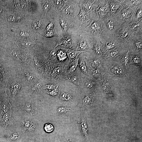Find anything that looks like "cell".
Returning <instances> with one entry per match:
<instances>
[{
  "mask_svg": "<svg viewBox=\"0 0 142 142\" xmlns=\"http://www.w3.org/2000/svg\"><path fill=\"white\" fill-rule=\"evenodd\" d=\"M32 16L24 12L8 10L0 23L9 29H17L29 25Z\"/></svg>",
  "mask_w": 142,
  "mask_h": 142,
  "instance_id": "6da1fadb",
  "label": "cell"
},
{
  "mask_svg": "<svg viewBox=\"0 0 142 142\" xmlns=\"http://www.w3.org/2000/svg\"><path fill=\"white\" fill-rule=\"evenodd\" d=\"M87 35L92 38H99L103 34L108 32L106 24L103 20L93 19L84 28Z\"/></svg>",
  "mask_w": 142,
  "mask_h": 142,
  "instance_id": "7a4b0ae2",
  "label": "cell"
},
{
  "mask_svg": "<svg viewBox=\"0 0 142 142\" xmlns=\"http://www.w3.org/2000/svg\"><path fill=\"white\" fill-rule=\"evenodd\" d=\"M10 29L9 35L16 39L31 41L36 40V35L29 25L17 29Z\"/></svg>",
  "mask_w": 142,
  "mask_h": 142,
  "instance_id": "3957f363",
  "label": "cell"
},
{
  "mask_svg": "<svg viewBox=\"0 0 142 142\" xmlns=\"http://www.w3.org/2000/svg\"><path fill=\"white\" fill-rule=\"evenodd\" d=\"M137 8L129 6L125 3L114 16L122 23L125 22H130L132 21L133 18Z\"/></svg>",
  "mask_w": 142,
  "mask_h": 142,
  "instance_id": "277c9868",
  "label": "cell"
},
{
  "mask_svg": "<svg viewBox=\"0 0 142 142\" xmlns=\"http://www.w3.org/2000/svg\"><path fill=\"white\" fill-rule=\"evenodd\" d=\"M99 39L102 45L104 53L113 49L121 43L116 39L114 35L110 34L108 32L103 34Z\"/></svg>",
  "mask_w": 142,
  "mask_h": 142,
  "instance_id": "5b68a950",
  "label": "cell"
},
{
  "mask_svg": "<svg viewBox=\"0 0 142 142\" xmlns=\"http://www.w3.org/2000/svg\"><path fill=\"white\" fill-rule=\"evenodd\" d=\"M46 19L41 14L32 16L29 25L36 35L37 33L42 34L43 32V34L47 25Z\"/></svg>",
  "mask_w": 142,
  "mask_h": 142,
  "instance_id": "8992f818",
  "label": "cell"
},
{
  "mask_svg": "<svg viewBox=\"0 0 142 142\" xmlns=\"http://www.w3.org/2000/svg\"><path fill=\"white\" fill-rule=\"evenodd\" d=\"M130 23H123L114 35L115 38L120 43H127L131 38L129 29Z\"/></svg>",
  "mask_w": 142,
  "mask_h": 142,
  "instance_id": "52a82bcc",
  "label": "cell"
},
{
  "mask_svg": "<svg viewBox=\"0 0 142 142\" xmlns=\"http://www.w3.org/2000/svg\"><path fill=\"white\" fill-rule=\"evenodd\" d=\"M96 16L94 19L103 20L110 14V11L108 0H100L98 7L95 11Z\"/></svg>",
  "mask_w": 142,
  "mask_h": 142,
  "instance_id": "ba28073f",
  "label": "cell"
},
{
  "mask_svg": "<svg viewBox=\"0 0 142 142\" xmlns=\"http://www.w3.org/2000/svg\"><path fill=\"white\" fill-rule=\"evenodd\" d=\"M103 21L106 24L108 32L114 35L122 24L114 15L111 16L110 14L104 18Z\"/></svg>",
  "mask_w": 142,
  "mask_h": 142,
  "instance_id": "9c48e42d",
  "label": "cell"
},
{
  "mask_svg": "<svg viewBox=\"0 0 142 142\" xmlns=\"http://www.w3.org/2000/svg\"><path fill=\"white\" fill-rule=\"evenodd\" d=\"M128 49L127 42L121 43L113 49L104 53L103 56L106 58H117L127 52Z\"/></svg>",
  "mask_w": 142,
  "mask_h": 142,
  "instance_id": "30bf717a",
  "label": "cell"
},
{
  "mask_svg": "<svg viewBox=\"0 0 142 142\" xmlns=\"http://www.w3.org/2000/svg\"><path fill=\"white\" fill-rule=\"evenodd\" d=\"M8 5L9 10L24 12L30 15L28 0H9Z\"/></svg>",
  "mask_w": 142,
  "mask_h": 142,
  "instance_id": "8fae6325",
  "label": "cell"
},
{
  "mask_svg": "<svg viewBox=\"0 0 142 142\" xmlns=\"http://www.w3.org/2000/svg\"><path fill=\"white\" fill-rule=\"evenodd\" d=\"M131 38L135 40L142 39V20L129 23Z\"/></svg>",
  "mask_w": 142,
  "mask_h": 142,
  "instance_id": "7c38bea8",
  "label": "cell"
},
{
  "mask_svg": "<svg viewBox=\"0 0 142 142\" xmlns=\"http://www.w3.org/2000/svg\"><path fill=\"white\" fill-rule=\"evenodd\" d=\"M100 0H81L78 5L89 14L95 12L99 4Z\"/></svg>",
  "mask_w": 142,
  "mask_h": 142,
  "instance_id": "4fadbf2b",
  "label": "cell"
},
{
  "mask_svg": "<svg viewBox=\"0 0 142 142\" xmlns=\"http://www.w3.org/2000/svg\"><path fill=\"white\" fill-rule=\"evenodd\" d=\"M63 6L59 10L61 16L66 18L69 16H75L74 9V1L64 0Z\"/></svg>",
  "mask_w": 142,
  "mask_h": 142,
  "instance_id": "5bb4252c",
  "label": "cell"
},
{
  "mask_svg": "<svg viewBox=\"0 0 142 142\" xmlns=\"http://www.w3.org/2000/svg\"><path fill=\"white\" fill-rule=\"evenodd\" d=\"M108 3L111 16L114 15L125 3L126 0H108Z\"/></svg>",
  "mask_w": 142,
  "mask_h": 142,
  "instance_id": "9a60e30c",
  "label": "cell"
},
{
  "mask_svg": "<svg viewBox=\"0 0 142 142\" xmlns=\"http://www.w3.org/2000/svg\"><path fill=\"white\" fill-rule=\"evenodd\" d=\"M90 43L87 37L80 35L77 46L75 50L78 51L86 52L89 49Z\"/></svg>",
  "mask_w": 142,
  "mask_h": 142,
  "instance_id": "2e32d148",
  "label": "cell"
},
{
  "mask_svg": "<svg viewBox=\"0 0 142 142\" xmlns=\"http://www.w3.org/2000/svg\"><path fill=\"white\" fill-rule=\"evenodd\" d=\"M73 42L69 36L68 34H64L57 40L55 48L58 45L70 48L73 45Z\"/></svg>",
  "mask_w": 142,
  "mask_h": 142,
  "instance_id": "e0dca14e",
  "label": "cell"
},
{
  "mask_svg": "<svg viewBox=\"0 0 142 142\" xmlns=\"http://www.w3.org/2000/svg\"><path fill=\"white\" fill-rule=\"evenodd\" d=\"M93 42H91L90 47L91 48L94 53L98 56H101L104 54L103 46L99 38H93Z\"/></svg>",
  "mask_w": 142,
  "mask_h": 142,
  "instance_id": "ac0fdd59",
  "label": "cell"
},
{
  "mask_svg": "<svg viewBox=\"0 0 142 142\" xmlns=\"http://www.w3.org/2000/svg\"><path fill=\"white\" fill-rule=\"evenodd\" d=\"M21 126L23 130L27 133L34 132L37 128V125L35 123L26 119H23L21 123Z\"/></svg>",
  "mask_w": 142,
  "mask_h": 142,
  "instance_id": "d6986e66",
  "label": "cell"
},
{
  "mask_svg": "<svg viewBox=\"0 0 142 142\" xmlns=\"http://www.w3.org/2000/svg\"><path fill=\"white\" fill-rule=\"evenodd\" d=\"M129 48H132L134 52H138L141 51L142 39L135 40L130 38L127 42Z\"/></svg>",
  "mask_w": 142,
  "mask_h": 142,
  "instance_id": "ffe728a7",
  "label": "cell"
},
{
  "mask_svg": "<svg viewBox=\"0 0 142 142\" xmlns=\"http://www.w3.org/2000/svg\"><path fill=\"white\" fill-rule=\"evenodd\" d=\"M74 109L71 106H63L58 108L56 111L57 113L62 116H67L73 113Z\"/></svg>",
  "mask_w": 142,
  "mask_h": 142,
  "instance_id": "44dd1931",
  "label": "cell"
},
{
  "mask_svg": "<svg viewBox=\"0 0 142 142\" xmlns=\"http://www.w3.org/2000/svg\"><path fill=\"white\" fill-rule=\"evenodd\" d=\"M15 39L17 43L20 47L26 49H29L33 48L37 43L36 40L31 41Z\"/></svg>",
  "mask_w": 142,
  "mask_h": 142,
  "instance_id": "7402d4cb",
  "label": "cell"
},
{
  "mask_svg": "<svg viewBox=\"0 0 142 142\" xmlns=\"http://www.w3.org/2000/svg\"><path fill=\"white\" fill-rule=\"evenodd\" d=\"M10 34V29L0 23V44L4 42Z\"/></svg>",
  "mask_w": 142,
  "mask_h": 142,
  "instance_id": "603a6c76",
  "label": "cell"
},
{
  "mask_svg": "<svg viewBox=\"0 0 142 142\" xmlns=\"http://www.w3.org/2000/svg\"><path fill=\"white\" fill-rule=\"evenodd\" d=\"M79 127L82 134L88 139V128L86 118L84 116H82L81 117Z\"/></svg>",
  "mask_w": 142,
  "mask_h": 142,
  "instance_id": "cb8c5ba5",
  "label": "cell"
},
{
  "mask_svg": "<svg viewBox=\"0 0 142 142\" xmlns=\"http://www.w3.org/2000/svg\"><path fill=\"white\" fill-rule=\"evenodd\" d=\"M43 12L42 14L45 19L48 12L54 4V0H41Z\"/></svg>",
  "mask_w": 142,
  "mask_h": 142,
  "instance_id": "d4e9b609",
  "label": "cell"
},
{
  "mask_svg": "<svg viewBox=\"0 0 142 142\" xmlns=\"http://www.w3.org/2000/svg\"><path fill=\"white\" fill-rule=\"evenodd\" d=\"M90 14L86 12L83 8L80 7V11L78 17L79 19L80 24L79 27H81L82 24L84 23H86L90 19Z\"/></svg>",
  "mask_w": 142,
  "mask_h": 142,
  "instance_id": "484cf974",
  "label": "cell"
},
{
  "mask_svg": "<svg viewBox=\"0 0 142 142\" xmlns=\"http://www.w3.org/2000/svg\"><path fill=\"white\" fill-rule=\"evenodd\" d=\"M9 0H0V20L9 10Z\"/></svg>",
  "mask_w": 142,
  "mask_h": 142,
  "instance_id": "4316f807",
  "label": "cell"
},
{
  "mask_svg": "<svg viewBox=\"0 0 142 142\" xmlns=\"http://www.w3.org/2000/svg\"><path fill=\"white\" fill-rule=\"evenodd\" d=\"M59 21L63 34H68L69 26L67 21L66 18L61 16H59Z\"/></svg>",
  "mask_w": 142,
  "mask_h": 142,
  "instance_id": "83f0119b",
  "label": "cell"
},
{
  "mask_svg": "<svg viewBox=\"0 0 142 142\" xmlns=\"http://www.w3.org/2000/svg\"><path fill=\"white\" fill-rule=\"evenodd\" d=\"M142 20V4H141L137 8L133 18L132 21L136 22Z\"/></svg>",
  "mask_w": 142,
  "mask_h": 142,
  "instance_id": "f1b7e54d",
  "label": "cell"
},
{
  "mask_svg": "<svg viewBox=\"0 0 142 142\" xmlns=\"http://www.w3.org/2000/svg\"><path fill=\"white\" fill-rule=\"evenodd\" d=\"M120 58L121 62L124 66L126 67H127L130 60L129 48L127 52L121 55Z\"/></svg>",
  "mask_w": 142,
  "mask_h": 142,
  "instance_id": "f546056e",
  "label": "cell"
},
{
  "mask_svg": "<svg viewBox=\"0 0 142 142\" xmlns=\"http://www.w3.org/2000/svg\"><path fill=\"white\" fill-rule=\"evenodd\" d=\"M24 110L27 113L34 115L35 113V109L33 104L29 102L27 103L24 107Z\"/></svg>",
  "mask_w": 142,
  "mask_h": 142,
  "instance_id": "4dcf8cb0",
  "label": "cell"
},
{
  "mask_svg": "<svg viewBox=\"0 0 142 142\" xmlns=\"http://www.w3.org/2000/svg\"><path fill=\"white\" fill-rule=\"evenodd\" d=\"M125 4L131 7L137 8L141 4H142V1L139 0H126Z\"/></svg>",
  "mask_w": 142,
  "mask_h": 142,
  "instance_id": "1f68e13d",
  "label": "cell"
},
{
  "mask_svg": "<svg viewBox=\"0 0 142 142\" xmlns=\"http://www.w3.org/2000/svg\"><path fill=\"white\" fill-rule=\"evenodd\" d=\"M83 52L78 51L75 50L69 49L67 52V56L69 59L77 58L78 55Z\"/></svg>",
  "mask_w": 142,
  "mask_h": 142,
  "instance_id": "d6a6232c",
  "label": "cell"
},
{
  "mask_svg": "<svg viewBox=\"0 0 142 142\" xmlns=\"http://www.w3.org/2000/svg\"><path fill=\"white\" fill-rule=\"evenodd\" d=\"M95 93H92L85 96L83 99V103L86 104H90L92 102Z\"/></svg>",
  "mask_w": 142,
  "mask_h": 142,
  "instance_id": "836d02e7",
  "label": "cell"
},
{
  "mask_svg": "<svg viewBox=\"0 0 142 142\" xmlns=\"http://www.w3.org/2000/svg\"><path fill=\"white\" fill-rule=\"evenodd\" d=\"M59 97L61 99L65 101H71L73 99L72 96L70 94L65 92H62Z\"/></svg>",
  "mask_w": 142,
  "mask_h": 142,
  "instance_id": "e575fe53",
  "label": "cell"
},
{
  "mask_svg": "<svg viewBox=\"0 0 142 142\" xmlns=\"http://www.w3.org/2000/svg\"><path fill=\"white\" fill-rule=\"evenodd\" d=\"M54 18L52 17L51 21L49 22L46 26L43 34L49 31L54 30Z\"/></svg>",
  "mask_w": 142,
  "mask_h": 142,
  "instance_id": "d590c367",
  "label": "cell"
},
{
  "mask_svg": "<svg viewBox=\"0 0 142 142\" xmlns=\"http://www.w3.org/2000/svg\"><path fill=\"white\" fill-rule=\"evenodd\" d=\"M44 129L46 132L48 133H50L54 130V127L52 124L47 123L44 125Z\"/></svg>",
  "mask_w": 142,
  "mask_h": 142,
  "instance_id": "8d00e7d4",
  "label": "cell"
},
{
  "mask_svg": "<svg viewBox=\"0 0 142 142\" xmlns=\"http://www.w3.org/2000/svg\"><path fill=\"white\" fill-rule=\"evenodd\" d=\"M43 35L46 37L48 38L60 36L55 33L54 30H51L48 31L44 33Z\"/></svg>",
  "mask_w": 142,
  "mask_h": 142,
  "instance_id": "74e56055",
  "label": "cell"
},
{
  "mask_svg": "<svg viewBox=\"0 0 142 142\" xmlns=\"http://www.w3.org/2000/svg\"><path fill=\"white\" fill-rule=\"evenodd\" d=\"M78 61L79 59L77 58L71 63L69 66V70L70 72H73L75 70Z\"/></svg>",
  "mask_w": 142,
  "mask_h": 142,
  "instance_id": "f35d334b",
  "label": "cell"
},
{
  "mask_svg": "<svg viewBox=\"0 0 142 142\" xmlns=\"http://www.w3.org/2000/svg\"><path fill=\"white\" fill-rule=\"evenodd\" d=\"M57 55L59 60L60 61L63 60L67 57L65 52L63 50H60L58 51Z\"/></svg>",
  "mask_w": 142,
  "mask_h": 142,
  "instance_id": "ab89813d",
  "label": "cell"
},
{
  "mask_svg": "<svg viewBox=\"0 0 142 142\" xmlns=\"http://www.w3.org/2000/svg\"><path fill=\"white\" fill-rule=\"evenodd\" d=\"M105 73L102 72L97 69L93 72V74L96 78L101 79Z\"/></svg>",
  "mask_w": 142,
  "mask_h": 142,
  "instance_id": "60d3db41",
  "label": "cell"
},
{
  "mask_svg": "<svg viewBox=\"0 0 142 142\" xmlns=\"http://www.w3.org/2000/svg\"><path fill=\"white\" fill-rule=\"evenodd\" d=\"M112 72L116 75H119L121 74L122 72V70L121 69L116 66H113L111 68Z\"/></svg>",
  "mask_w": 142,
  "mask_h": 142,
  "instance_id": "b9f144b4",
  "label": "cell"
},
{
  "mask_svg": "<svg viewBox=\"0 0 142 142\" xmlns=\"http://www.w3.org/2000/svg\"><path fill=\"white\" fill-rule=\"evenodd\" d=\"M69 80L76 85H78L79 83V80L76 75H70L68 76Z\"/></svg>",
  "mask_w": 142,
  "mask_h": 142,
  "instance_id": "7bdbcfd3",
  "label": "cell"
},
{
  "mask_svg": "<svg viewBox=\"0 0 142 142\" xmlns=\"http://www.w3.org/2000/svg\"><path fill=\"white\" fill-rule=\"evenodd\" d=\"M53 6L55 8V10L59 9L64 4V0H54Z\"/></svg>",
  "mask_w": 142,
  "mask_h": 142,
  "instance_id": "ee69618b",
  "label": "cell"
},
{
  "mask_svg": "<svg viewBox=\"0 0 142 142\" xmlns=\"http://www.w3.org/2000/svg\"><path fill=\"white\" fill-rule=\"evenodd\" d=\"M132 56L131 57V60L133 63L136 64H139L141 60L140 55H135Z\"/></svg>",
  "mask_w": 142,
  "mask_h": 142,
  "instance_id": "f6af8a7d",
  "label": "cell"
},
{
  "mask_svg": "<svg viewBox=\"0 0 142 142\" xmlns=\"http://www.w3.org/2000/svg\"><path fill=\"white\" fill-rule=\"evenodd\" d=\"M80 67L82 71L85 74L87 73V69L85 62L83 60H81L80 63Z\"/></svg>",
  "mask_w": 142,
  "mask_h": 142,
  "instance_id": "bcb514c9",
  "label": "cell"
},
{
  "mask_svg": "<svg viewBox=\"0 0 142 142\" xmlns=\"http://www.w3.org/2000/svg\"><path fill=\"white\" fill-rule=\"evenodd\" d=\"M20 136V135L19 133L15 132L11 134L9 137V139L12 141H15L17 140Z\"/></svg>",
  "mask_w": 142,
  "mask_h": 142,
  "instance_id": "7dc6e473",
  "label": "cell"
},
{
  "mask_svg": "<svg viewBox=\"0 0 142 142\" xmlns=\"http://www.w3.org/2000/svg\"><path fill=\"white\" fill-rule=\"evenodd\" d=\"M61 71V68L59 67H57L54 69L52 74V76L53 77L57 76L59 73Z\"/></svg>",
  "mask_w": 142,
  "mask_h": 142,
  "instance_id": "c3c4849f",
  "label": "cell"
},
{
  "mask_svg": "<svg viewBox=\"0 0 142 142\" xmlns=\"http://www.w3.org/2000/svg\"><path fill=\"white\" fill-rule=\"evenodd\" d=\"M94 83L93 81L89 80L86 82L85 83V87L89 88H92L94 85Z\"/></svg>",
  "mask_w": 142,
  "mask_h": 142,
  "instance_id": "681fc988",
  "label": "cell"
},
{
  "mask_svg": "<svg viewBox=\"0 0 142 142\" xmlns=\"http://www.w3.org/2000/svg\"><path fill=\"white\" fill-rule=\"evenodd\" d=\"M92 66L94 68L96 67L99 64V61L97 59H94L91 60Z\"/></svg>",
  "mask_w": 142,
  "mask_h": 142,
  "instance_id": "f907efd6",
  "label": "cell"
},
{
  "mask_svg": "<svg viewBox=\"0 0 142 142\" xmlns=\"http://www.w3.org/2000/svg\"><path fill=\"white\" fill-rule=\"evenodd\" d=\"M58 92V88H57L53 90L50 91L48 92V93L52 96H55L57 95Z\"/></svg>",
  "mask_w": 142,
  "mask_h": 142,
  "instance_id": "816d5d0a",
  "label": "cell"
},
{
  "mask_svg": "<svg viewBox=\"0 0 142 142\" xmlns=\"http://www.w3.org/2000/svg\"><path fill=\"white\" fill-rule=\"evenodd\" d=\"M58 86H57L53 84H50L47 85L45 87V88L48 90H52L54 89L58 88Z\"/></svg>",
  "mask_w": 142,
  "mask_h": 142,
  "instance_id": "f5cc1de1",
  "label": "cell"
},
{
  "mask_svg": "<svg viewBox=\"0 0 142 142\" xmlns=\"http://www.w3.org/2000/svg\"><path fill=\"white\" fill-rule=\"evenodd\" d=\"M62 141V142H73L72 139L68 137H63Z\"/></svg>",
  "mask_w": 142,
  "mask_h": 142,
  "instance_id": "db71d44e",
  "label": "cell"
},
{
  "mask_svg": "<svg viewBox=\"0 0 142 142\" xmlns=\"http://www.w3.org/2000/svg\"><path fill=\"white\" fill-rule=\"evenodd\" d=\"M109 86V84L106 81H105L103 83L102 85V88L104 90L108 89Z\"/></svg>",
  "mask_w": 142,
  "mask_h": 142,
  "instance_id": "11a10c76",
  "label": "cell"
},
{
  "mask_svg": "<svg viewBox=\"0 0 142 142\" xmlns=\"http://www.w3.org/2000/svg\"><path fill=\"white\" fill-rule=\"evenodd\" d=\"M57 54V51L56 50H52L50 52V55L52 56H54Z\"/></svg>",
  "mask_w": 142,
  "mask_h": 142,
  "instance_id": "9f6ffc18",
  "label": "cell"
},
{
  "mask_svg": "<svg viewBox=\"0 0 142 142\" xmlns=\"http://www.w3.org/2000/svg\"><path fill=\"white\" fill-rule=\"evenodd\" d=\"M42 83L40 82L39 81L36 83L35 86L36 87L39 88L42 86Z\"/></svg>",
  "mask_w": 142,
  "mask_h": 142,
  "instance_id": "6f0895ef",
  "label": "cell"
}]
</instances>
